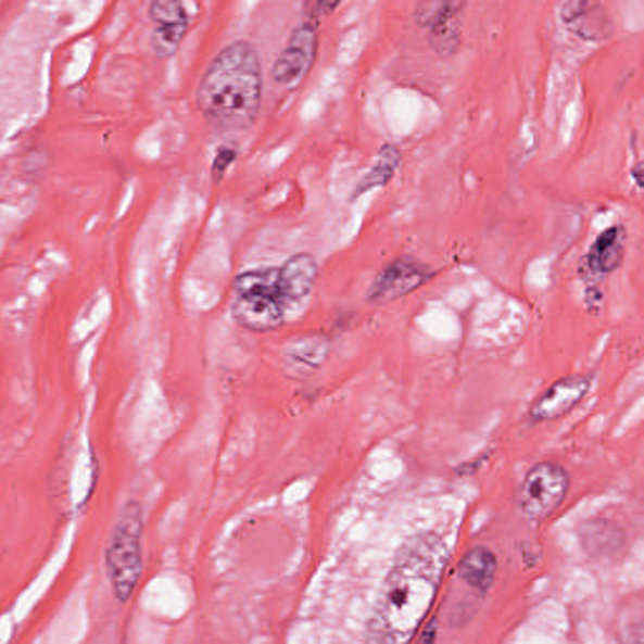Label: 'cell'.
Masks as SVG:
<instances>
[{
  "label": "cell",
  "mask_w": 644,
  "mask_h": 644,
  "mask_svg": "<svg viewBox=\"0 0 644 644\" xmlns=\"http://www.w3.org/2000/svg\"><path fill=\"white\" fill-rule=\"evenodd\" d=\"M449 555L435 534H418L402 545L372 616V641L405 643L413 639L432 608Z\"/></svg>",
  "instance_id": "cell-1"
},
{
  "label": "cell",
  "mask_w": 644,
  "mask_h": 644,
  "mask_svg": "<svg viewBox=\"0 0 644 644\" xmlns=\"http://www.w3.org/2000/svg\"><path fill=\"white\" fill-rule=\"evenodd\" d=\"M264 75L256 47L228 45L211 62L197 90V105L214 129L243 131L256 123Z\"/></svg>",
  "instance_id": "cell-2"
},
{
  "label": "cell",
  "mask_w": 644,
  "mask_h": 644,
  "mask_svg": "<svg viewBox=\"0 0 644 644\" xmlns=\"http://www.w3.org/2000/svg\"><path fill=\"white\" fill-rule=\"evenodd\" d=\"M142 515L138 503H129L118 518L106 551V570L116 598L126 602L141 572Z\"/></svg>",
  "instance_id": "cell-3"
},
{
  "label": "cell",
  "mask_w": 644,
  "mask_h": 644,
  "mask_svg": "<svg viewBox=\"0 0 644 644\" xmlns=\"http://www.w3.org/2000/svg\"><path fill=\"white\" fill-rule=\"evenodd\" d=\"M570 488L566 468L554 463L531 467L521 484L520 507L532 521H543L558 510Z\"/></svg>",
  "instance_id": "cell-4"
},
{
  "label": "cell",
  "mask_w": 644,
  "mask_h": 644,
  "mask_svg": "<svg viewBox=\"0 0 644 644\" xmlns=\"http://www.w3.org/2000/svg\"><path fill=\"white\" fill-rule=\"evenodd\" d=\"M435 273L431 266L412 256L394 260L374 278L367 291L371 305H384L400 300L432 280Z\"/></svg>",
  "instance_id": "cell-5"
},
{
  "label": "cell",
  "mask_w": 644,
  "mask_h": 644,
  "mask_svg": "<svg viewBox=\"0 0 644 644\" xmlns=\"http://www.w3.org/2000/svg\"><path fill=\"white\" fill-rule=\"evenodd\" d=\"M317 30L312 23H304L291 35L288 46L277 55L273 67L274 81L296 86L304 78L316 58Z\"/></svg>",
  "instance_id": "cell-6"
},
{
  "label": "cell",
  "mask_w": 644,
  "mask_h": 644,
  "mask_svg": "<svg viewBox=\"0 0 644 644\" xmlns=\"http://www.w3.org/2000/svg\"><path fill=\"white\" fill-rule=\"evenodd\" d=\"M149 15L155 25L151 47L157 58H172L178 52L188 31L189 21L185 5L181 0H153Z\"/></svg>",
  "instance_id": "cell-7"
},
{
  "label": "cell",
  "mask_w": 644,
  "mask_h": 644,
  "mask_svg": "<svg viewBox=\"0 0 644 644\" xmlns=\"http://www.w3.org/2000/svg\"><path fill=\"white\" fill-rule=\"evenodd\" d=\"M592 377L584 374L556 380L532 403L529 416L534 421H546L566 416L591 391Z\"/></svg>",
  "instance_id": "cell-8"
},
{
  "label": "cell",
  "mask_w": 644,
  "mask_h": 644,
  "mask_svg": "<svg viewBox=\"0 0 644 644\" xmlns=\"http://www.w3.org/2000/svg\"><path fill=\"white\" fill-rule=\"evenodd\" d=\"M232 314L238 325L253 332L275 331L285 324L282 302L265 293L237 295Z\"/></svg>",
  "instance_id": "cell-9"
},
{
  "label": "cell",
  "mask_w": 644,
  "mask_h": 644,
  "mask_svg": "<svg viewBox=\"0 0 644 644\" xmlns=\"http://www.w3.org/2000/svg\"><path fill=\"white\" fill-rule=\"evenodd\" d=\"M280 292L285 306L296 304L312 293L319 274L316 258L310 253H298L281 267Z\"/></svg>",
  "instance_id": "cell-10"
},
{
  "label": "cell",
  "mask_w": 644,
  "mask_h": 644,
  "mask_svg": "<svg viewBox=\"0 0 644 644\" xmlns=\"http://www.w3.org/2000/svg\"><path fill=\"white\" fill-rule=\"evenodd\" d=\"M330 343L328 337L320 332L305 333L292 339L283 350L286 368L298 374L313 372L319 369L329 355Z\"/></svg>",
  "instance_id": "cell-11"
},
{
  "label": "cell",
  "mask_w": 644,
  "mask_h": 644,
  "mask_svg": "<svg viewBox=\"0 0 644 644\" xmlns=\"http://www.w3.org/2000/svg\"><path fill=\"white\" fill-rule=\"evenodd\" d=\"M624 238V229L618 226L609 227L596 237L585 257V266L592 275L603 277L616 272L623 261Z\"/></svg>",
  "instance_id": "cell-12"
},
{
  "label": "cell",
  "mask_w": 644,
  "mask_h": 644,
  "mask_svg": "<svg viewBox=\"0 0 644 644\" xmlns=\"http://www.w3.org/2000/svg\"><path fill=\"white\" fill-rule=\"evenodd\" d=\"M497 558L489 547L476 546L458 564V576L465 583L484 594L495 582Z\"/></svg>",
  "instance_id": "cell-13"
},
{
  "label": "cell",
  "mask_w": 644,
  "mask_h": 644,
  "mask_svg": "<svg viewBox=\"0 0 644 644\" xmlns=\"http://www.w3.org/2000/svg\"><path fill=\"white\" fill-rule=\"evenodd\" d=\"M580 540L588 554L604 558L623 547L624 532L608 520H591L583 523Z\"/></svg>",
  "instance_id": "cell-14"
},
{
  "label": "cell",
  "mask_w": 644,
  "mask_h": 644,
  "mask_svg": "<svg viewBox=\"0 0 644 644\" xmlns=\"http://www.w3.org/2000/svg\"><path fill=\"white\" fill-rule=\"evenodd\" d=\"M401 161L402 155L400 150L392 146L381 148L376 164L372 165L370 172L356 186L353 197L357 198L374 188L387 186L394 177Z\"/></svg>",
  "instance_id": "cell-15"
},
{
  "label": "cell",
  "mask_w": 644,
  "mask_h": 644,
  "mask_svg": "<svg viewBox=\"0 0 644 644\" xmlns=\"http://www.w3.org/2000/svg\"><path fill=\"white\" fill-rule=\"evenodd\" d=\"M467 0H419L413 17L421 28H432L457 18Z\"/></svg>",
  "instance_id": "cell-16"
},
{
  "label": "cell",
  "mask_w": 644,
  "mask_h": 644,
  "mask_svg": "<svg viewBox=\"0 0 644 644\" xmlns=\"http://www.w3.org/2000/svg\"><path fill=\"white\" fill-rule=\"evenodd\" d=\"M574 23L576 34L585 41L601 42L608 39L615 31L614 21L609 17L606 8L596 0Z\"/></svg>",
  "instance_id": "cell-17"
},
{
  "label": "cell",
  "mask_w": 644,
  "mask_h": 644,
  "mask_svg": "<svg viewBox=\"0 0 644 644\" xmlns=\"http://www.w3.org/2000/svg\"><path fill=\"white\" fill-rule=\"evenodd\" d=\"M428 45L442 59H451L463 46V31L457 18L428 29Z\"/></svg>",
  "instance_id": "cell-18"
},
{
  "label": "cell",
  "mask_w": 644,
  "mask_h": 644,
  "mask_svg": "<svg viewBox=\"0 0 644 644\" xmlns=\"http://www.w3.org/2000/svg\"><path fill=\"white\" fill-rule=\"evenodd\" d=\"M236 157H237L236 149L222 147L217 151L216 159H214V162L212 165V175H213L214 182H217V185H218V182L222 180V178L225 177V174H226L227 169L229 168V165L236 161Z\"/></svg>",
  "instance_id": "cell-19"
},
{
  "label": "cell",
  "mask_w": 644,
  "mask_h": 644,
  "mask_svg": "<svg viewBox=\"0 0 644 644\" xmlns=\"http://www.w3.org/2000/svg\"><path fill=\"white\" fill-rule=\"evenodd\" d=\"M594 2L595 0H567L561 10L563 22L572 25Z\"/></svg>",
  "instance_id": "cell-20"
},
{
  "label": "cell",
  "mask_w": 644,
  "mask_h": 644,
  "mask_svg": "<svg viewBox=\"0 0 644 644\" xmlns=\"http://www.w3.org/2000/svg\"><path fill=\"white\" fill-rule=\"evenodd\" d=\"M340 0H317L316 13L317 15H328L337 10Z\"/></svg>",
  "instance_id": "cell-21"
}]
</instances>
